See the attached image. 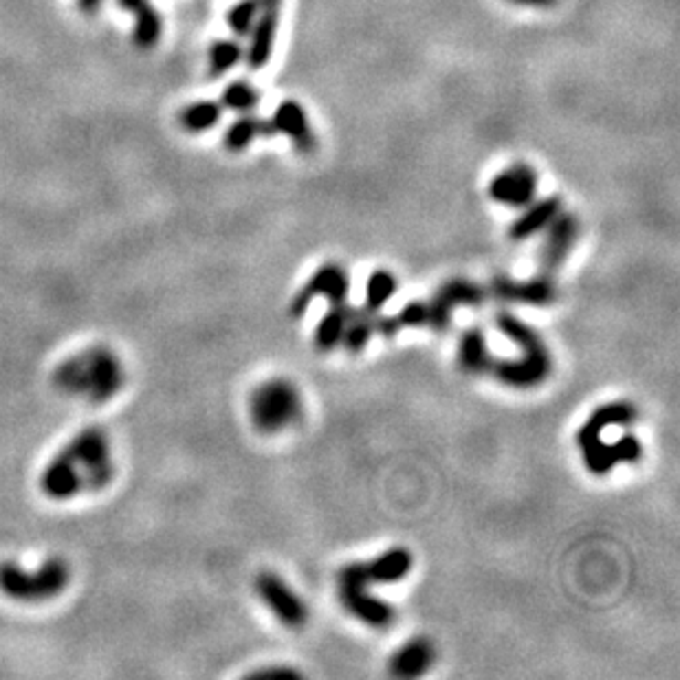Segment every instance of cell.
Here are the masks:
<instances>
[{
	"mask_svg": "<svg viewBox=\"0 0 680 680\" xmlns=\"http://www.w3.org/2000/svg\"><path fill=\"white\" fill-rule=\"evenodd\" d=\"M115 478L111 441L104 428H86L48 462L40 489L51 500H71L80 494L100 491Z\"/></svg>",
	"mask_w": 680,
	"mask_h": 680,
	"instance_id": "obj_1",
	"label": "cell"
},
{
	"mask_svg": "<svg viewBox=\"0 0 680 680\" xmlns=\"http://www.w3.org/2000/svg\"><path fill=\"white\" fill-rule=\"evenodd\" d=\"M126 383L122 359L106 346H90L64 359L53 372V386L67 397H82L93 406L115 398Z\"/></svg>",
	"mask_w": 680,
	"mask_h": 680,
	"instance_id": "obj_2",
	"label": "cell"
},
{
	"mask_svg": "<svg viewBox=\"0 0 680 680\" xmlns=\"http://www.w3.org/2000/svg\"><path fill=\"white\" fill-rule=\"evenodd\" d=\"M495 326L509 342L520 348V357L494 359L491 372L495 379L515 390H531V388L542 386L553 372V357L536 328L505 311L495 315Z\"/></svg>",
	"mask_w": 680,
	"mask_h": 680,
	"instance_id": "obj_3",
	"label": "cell"
},
{
	"mask_svg": "<svg viewBox=\"0 0 680 680\" xmlns=\"http://www.w3.org/2000/svg\"><path fill=\"white\" fill-rule=\"evenodd\" d=\"M71 581V566L62 558H51L36 570H25L14 561L0 564V590L16 601H47L67 590Z\"/></svg>",
	"mask_w": 680,
	"mask_h": 680,
	"instance_id": "obj_4",
	"label": "cell"
},
{
	"mask_svg": "<svg viewBox=\"0 0 680 680\" xmlns=\"http://www.w3.org/2000/svg\"><path fill=\"white\" fill-rule=\"evenodd\" d=\"M302 394L289 379H269L250 397V419L262 434H280L302 419Z\"/></svg>",
	"mask_w": 680,
	"mask_h": 680,
	"instance_id": "obj_5",
	"label": "cell"
},
{
	"mask_svg": "<svg viewBox=\"0 0 680 680\" xmlns=\"http://www.w3.org/2000/svg\"><path fill=\"white\" fill-rule=\"evenodd\" d=\"M372 584L368 564L366 561H350L342 566L337 575V595L346 612L359 619L361 623L375 630H388L397 619V612L388 601L372 597L368 586Z\"/></svg>",
	"mask_w": 680,
	"mask_h": 680,
	"instance_id": "obj_6",
	"label": "cell"
},
{
	"mask_svg": "<svg viewBox=\"0 0 680 680\" xmlns=\"http://www.w3.org/2000/svg\"><path fill=\"white\" fill-rule=\"evenodd\" d=\"M350 275L339 262H326L311 275L309 282L291 300L289 313L295 320H302L315 298L328 300V304H348Z\"/></svg>",
	"mask_w": 680,
	"mask_h": 680,
	"instance_id": "obj_7",
	"label": "cell"
},
{
	"mask_svg": "<svg viewBox=\"0 0 680 680\" xmlns=\"http://www.w3.org/2000/svg\"><path fill=\"white\" fill-rule=\"evenodd\" d=\"M487 300V291L478 282L465 278L447 280L428 300V326L434 333H445L458 306H480Z\"/></svg>",
	"mask_w": 680,
	"mask_h": 680,
	"instance_id": "obj_8",
	"label": "cell"
},
{
	"mask_svg": "<svg viewBox=\"0 0 680 680\" xmlns=\"http://www.w3.org/2000/svg\"><path fill=\"white\" fill-rule=\"evenodd\" d=\"M256 595L271 610V614L289 630L304 628L309 621V610L298 592L275 573H260L256 577Z\"/></svg>",
	"mask_w": 680,
	"mask_h": 680,
	"instance_id": "obj_9",
	"label": "cell"
},
{
	"mask_svg": "<svg viewBox=\"0 0 680 680\" xmlns=\"http://www.w3.org/2000/svg\"><path fill=\"white\" fill-rule=\"evenodd\" d=\"M537 172L528 164H514L498 172L489 183V198L511 209H522L536 198Z\"/></svg>",
	"mask_w": 680,
	"mask_h": 680,
	"instance_id": "obj_10",
	"label": "cell"
},
{
	"mask_svg": "<svg viewBox=\"0 0 680 680\" xmlns=\"http://www.w3.org/2000/svg\"><path fill=\"white\" fill-rule=\"evenodd\" d=\"M579 218L570 212H561L547 227V240L539 247V269L542 273L555 275L568 260L577 239H579Z\"/></svg>",
	"mask_w": 680,
	"mask_h": 680,
	"instance_id": "obj_11",
	"label": "cell"
},
{
	"mask_svg": "<svg viewBox=\"0 0 680 680\" xmlns=\"http://www.w3.org/2000/svg\"><path fill=\"white\" fill-rule=\"evenodd\" d=\"M579 450L584 456V465L592 476H606L619 462H639L643 458V442L634 434L621 436L614 442L599 439Z\"/></svg>",
	"mask_w": 680,
	"mask_h": 680,
	"instance_id": "obj_12",
	"label": "cell"
},
{
	"mask_svg": "<svg viewBox=\"0 0 680 680\" xmlns=\"http://www.w3.org/2000/svg\"><path fill=\"white\" fill-rule=\"evenodd\" d=\"M491 295L505 302H515V304H531V306H548L558 300V284L553 275L539 273L536 278L517 282V280L498 275L491 280Z\"/></svg>",
	"mask_w": 680,
	"mask_h": 680,
	"instance_id": "obj_13",
	"label": "cell"
},
{
	"mask_svg": "<svg viewBox=\"0 0 680 680\" xmlns=\"http://www.w3.org/2000/svg\"><path fill=\"white\" fill-rule=\"evenodd\" d=\"M269 126L273 134H284L302 154H313L317 148V137L313 131L309 115L304 106L295 100H287L275 106L273 115L269 117Z\"/></svg>",
	"mask_w": 680,
	"mask_h": 680,
	"instance_id": "obj_14",
	"label": "cell"
},
{
	"mask_svg": "<svg viewBox=\"0 0 680 680\" xmlns=\"http://www.w3.org/2000/svg\"><path fill=\"white\" fill-rule=\"evenodd\" d=\"M280 27V5H269L258 14L256 23L250 31V47L245 51L247 67L251 71H260L269 64L273 56L275 37H278Z\"/></svg>",
	"mask_w": 680,
	"mask_h": 680,
	"instance_id": "obj_15",
	"label": "cell"
},
{
	"mask_svg": "<svg viewBox=\"0 0 680 680\" xmlns=\"http://www.w3.org/2000/svg\"><path fill=\"white\" fill-rule=\"evenodd\" d=\"M564 209V201L561 197H544L522 207V214L511 223L509 227V239L514 242H525L533 236H537L539 231H544L547 227L553 223L555 216Z\"/></svg>",
	"mask_w": 680,
	"mask_h": 680,
	"instance_id": "obj_16",
	"label": "cell"
},
{
	"mask_svg": "<svg viewBox=\"0 0 680 680\" xmlns=\"http://www.w3.org/2000/svg\"><path fill=\"white\" fill-rule=\"evenodd\" d=\"M636 420V408L630 401H612L606 406H599L595 412L588 417V420L577 431V445H586V442L599 439L603 431L610 428H628Z\"/></svg>",
	"mask_w": 680,
	"mask_h": 680,
	"instance_id": "obj_17",
	"label": "cell"
},
{
	"mask_svg": "<svg viewBox=\"0 0 680 680\" xmlns=\"http://www.w3.org/2000/svg\"><path fill=\"white\" fill-rule=\"evenodd\" d=\"M434 661L436 650L431 641L425 636H417L394 652L390 658V674L397 678H419L434 665Z\"/></svg>",
	"mask_w": 680,
	"mask_h": 680,
	"instance_id": "obj_18",
	"label": "cell"
},
{
	"mask_svg": "<svg viewBox=\"0 0 680 680\" xmlns=\"http://www.w3.org/2000/svg\"><path fill=\"white\" fill-rule=\"evenodd\" d=\"M122 9L131 12L134 16V29H133V42L134 47L142 51H150L156 47L164 34V20L150 0H117Z\"/></svg>",
	"mask_w": 680,
	"mask_h": 680,
	"instance_id": "obj_19",
	"label": "cell"
},
{
	"mask_svg": "<svg viewBox=\"0 0 680 680\" xmlns=\"http://www.w3.org/2000/svg\"><path fill=\"white\" fill-rule=\"evenodd\" d=\"M458 364L461 368L469 372V375H484L491 372L494 366V355H491L487 335L480 326H469L465 333L461 335V342H458Z\"/></svg>",
	"mask_w": 680,
	"mask_h": 680,
	"instance_id": "obj_20",
	"label": "cell"
},
{
	"mask_svg": "<svg viewBox=\"0 0 680 680\" xmlns=\"http://www.w3.org/2000/svg\"><path fill=\"white\" fill-rule=\"evenodd\" d=\"M366 564H368L372 584H397V581H403L409 575L414 558L408 548L397 547L386 550L372 561H366Z\"/></svg>",
	"mask_w": 680,
	"mask_h": 680,
	"instance_id": "obj_21",
	"label": "cell"
},
{
	"mask_svg": "<svg viewBox=\"0 0 680 680\" xmlns=\"http://www.w3.org/2000/svg\"><path fill=\"white\" fill-rule=\"evenodd\" d=\"M258 137H275L271 126H269V120H260V117L251 115V112H242L239 120L227 128L223 145L229 153H242Z\"/></svg>",
	"mask_w": 680,
	"mask_h": 680,
	"instance_id": "obj_22",
	"label": "cell"
},
{
	"mask_svg": "<svg viewBox=\"0 0 680 680\" xmlns=\"http://www.w3.org/2000/svg\"><path fill=\"white\" fill-rule=\"evenodd\" d=\"M375 317L377 313L359 306V309H350L346 328H344V337L339 346L346 348L350 355L364 353L366 346L370 344L372 335H375Z\"/></svg>",
	"mask_w": 680,
	"mask_h": 680,
	"instance_id": "obj_23",
	"label": "cell"
},
{
	"mask_svg": "<svg viewBox=\"0 0 680 680\" xmlns=\"http://www.w3.org/2000/svg\"><path fill=\"white\" fill-rule=\"evenodd\" d=\"M348 315H350L348 304H331V309H328V313L322 317L315 328V337H313V342H315L317 350H322V353H331V350H335L339 344H342Z\"/></svg>",
	"mask_w": 680,
	"mask_h": 680,
	"instance_id": "obj_24",
	"label": "cell"
},
{
	"mask_svg": "<svg viewBox=\"0 0 680 680\" xmlns=\"http://www.w3.org/2000/svg\"><path fill=\"white\" fill-rule=\"evenodd\" d=\"M220 117H223V106H220L218 101L201 100L183 108L179 112V126L186 133L198 134L205 131H212L216 123L220 122Z\"/></svg>",
	"mask_w": 680,
	"mask_h": 680,
	"instance_id": "obj_25",
	"label": "cell"
},
{
	"mask_svg": "<svg viewBox=\"0 0 680 680\" xmlns=\"http://www.w3.org/2000/svg\"><path fill=\"white\" fill-rule=\"evenodd\" d=\"M398 282L392 271L388 269H377L370 273L368 282H366V309L372 313H379L397 293Z\"/></svg>",
	"mask_w": 680,
	"mask_h": 680,
	"instance_id": "obj_26",
	"label": "cell"
},
{
	"mask_svg": "<svg viewBox=\"0 0 680 680\" xmlns=\"http://www.w3.org/2000/svg\"><path fill=\"white\" fill-rule=\"evenodd\" d=\"M269 5H282V0H239L234 7L227 14V25L236 36L245 37L250 36L253 23H256L258 14Z\"/></svg>",
	"mask_w": 680,
	"mask_h": 680,
	"instance_id": "obj_27",
	"label": "cell"
},
{
	"mask_svg": "<svg viewBox=\"0 0 680 680\" xmlns=\"http://www.w3.org/2000/svg\"><path fill=\"white\" fill-rule=\"evenodd\" d=\"M220 106L227 111H234L242 115V112H251L253 108L260 104V90L253 89L247 80H236V82L227 84L220 93Z\"/></svg>",
	"mask_w": 680,
	"mask_h": 680,
	"instance_id": "obj_28",
	"label": "cell"
},
{
	"mask_svg": "<svg viewBox=\"0 0 680 680\" xmlns=\"http://www.w3.org/2000/svg\"><path fill=\"white\" fill-rule=\"evenodd\" d=\"M209 56V75L212 78H223L227 71L240 64L245 58V48L236 40H214L207 51Z\"/></svg>",
	"mask_w": 680,
	"mask_h": 680,
	"instance_id": "obj_29",
	"label": "cell"
},
{
	"mask_svg": "<svg viewBox=\"0 0 680 680\" xmlns=\"http://www.w3.org/2000/svg\"><path fill=\"white\" fill-rule=\"evenodd\" d=\"M253 676H284V678H300V674L291 667H271V669H262V672H256Z\"/></svg>",
	"mask_w": 680,
	"mask_h": 680,
	"instance_id": "obj_30",
	"label": "cell"
},
{
	"mask_svg": "<svg viewBox=\"0 0 680 680\" xmlns=\"http://www.w3.org/2000/svg\"><path fill=\"white\" fill-rule=\"evenodd\" d=\"M509 3L520 5V7H537V9H542V7H553V5L558 3V0H509Z\"/></svg>",
	"mask_w": 680,
	"mask_h": 680,
	"instance_id": "obj_31",
	"label": "cell"
},
{
	"mask_svg": "<svg viewBox=\"0 0 680 680\" xmlns=\"http://www.w3.org/2000/svg\"><path fill=\"white\" fill-rule=\"evenodd\" d=\"M101 3H104V0H78L80 9H82V12H84L86 16H93V14L100 12Z\"/></svg>",
	"mask_w": 680,
	"mask_h": 680,
	"instance_id": "obj_32",
	"label": "cell"
}]
</instances>
